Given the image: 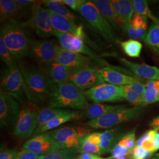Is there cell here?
Here are the masks:
<instances>
[{
	"label": "cell",
	"mask_w": 159,
	"mask_h": 159,
	"mask_svg": "<svg viewBox=\"0 0 159 159\" xmlns=\"http://www.w3.org/2000/svg\"><path fill=\"white\" fill-rule=\"evenodd\" d=\"M18 67L23 74L27 100L39 106L50 98L54 85L39 66H27L20 63Z\"/></svg>",
	"instance_id": "obj_1"
},
{
	"label": "cell",
	"mask_w": 159,
	"mask_h": 159,
	"mask_svg": "<svg viewBox=\"0 0 159 159\" xmlns=\"http://www.w3.org/2000/svg\"><path fill=\"white\" fill-rule=\"evenodd\" d=\"M23 23L11 19L1 26V37L7 48L17 60L21 61L30 54L32 41Z\"/></svg>",
	"instance_id": "obj_2"
},
{
	"label": "cell",
	"mask_w": 159,
	"mask_h": 159,
	"mask_svg": "<svg viewBox=\"0 0 159 159\" xmlns=\"http://www.w3.org/2000/svg\"><path fill=\"white\" fill-rule=\"evenodd\" d=\"M49 99L52 108L86 110L90 105L84 93L70 81L54 84Z\"/></svg>",
	"instance_id": "obj_3"
},
{
	"label": "cell",
	"mask_w": 159,
	"mask_h": 159,
	"mask_svg": "<svg viewBox=\"0 0 159 159\" xmlns=\"http://www.w3.org/2000/svg\"><path fill=\"white\" fill-rule=\"evenodd\" d=\"M146 105H139L127 108L125 106L102 117L88 121L85 125L93 129H104L136 120L142 114Z\"/></svg>",
	"instance_id": "obj_4"
},
{
	"label": "cell",
	"mask_w": 159,
	"mask_h": 159,
	"mask_svg": "<svg viewBox=\"0 0 159 159\" xmlns=\"http://www.w3.org/2000/svg\"><path fill=\"white\" fill-rule=\"evenodd\" d=\"M79 12L107 43L114 44L117 42L113 27L99 11L92 1H85L80 8Z\"/></svg>",
	"instance_id": "obj_5"
},
{
	"label": "cell",
	"mask_w": 159,
	"mask_h": 159,
	"mask_svg": "<svg viewBox=\"0 0 159 159\" xmlns=\"http://www.w3.org/2000/svg\"><path fill=\"white\" fill-rule=\"evenodd\" d=\"M1 91L24 104L27 100L23 74L18 67L4 69L1 74Z\"/></svg>",
	"instance_id": "obj_6"
},
{
	"label": "cell",
	"mask_w": 159,
	"mask_h": 159,
	"mask_svg": "<svg viewBox=\"0 0 159 159\" xmlns=\"http://www.w3.org/2000/svg\"><path fill=\"white\" fill-rule=\"evenodd\" d=\"M23 24L25 27L33 29L40 37L48 38L54 36L49 10L40 6V3L37 2L33 7L30 19Z\"/></svg>",
	"instance_id": "obj_7"
},
{
	"label": "cell",
	"mask_w": 159,
	"mask_h": 159,
	"mask_svg": "<svg viewBox=\"0 0 159 159\" xmlns=\"http://www.w3.org/2000/svg\"><path fill=\"white\" fill-rule=\"evenodd\" d=\"M69 81L82 91L89 90L105 82L102 75L99 74L97 67L94 66H88L73 70L70 75Z\"/></svg>",
	"instance_id": "obj_8"
},
{
	"label": "cell",
	"mask_w": 159,
	"mask_h": 159,
	"mask_svg": "<svg viewBox=\"0 0 159 159\" xmlns=\"http://www.w3.org/2000/svg\"><path fill=\"white\" fill-rule=\"evenodd\" d=\"M85 96L94 103L116 102L124 99L123 86L103 83L84 92Z\"/></svg>",
	"instance_id": "obj_9"
},
{
	"label": "cell",
	"mask_w": 159,
	"mask_h": 159,
	"mask_svg": "<svg viewBox=\"0 0 159 159\" xmlns=\"http://www.w3.org/2000/svg\"><path fill=\"white\" fill-rule=\"evenodd\" d=\"M21 112L19 103L3 91L0 92V125L1 128L15 127Z\"/></svg>",
	"instance_id": "obj_10"
},
{
	"label": "cell",
	"mask_w": 159,
	"mask_h": 159,
	"mask_svg": "<svg viewBox=\"0 0 159 159\" xmlns=\"http://www.w3.org/2000/svg\"><path fill=\"white\" fill-rule=\"evenodd\" d=\"M23 148L39 156L46 155L64 149L48 133L35 135L29 139L23 145Z\"/></svg>",
	"instance_id": "obj_11"
},
{
	"label": "cell",
	"mask_w": 159,
	"mask_h": 159,
	"mask_svg": "<svg viewBox=\"0 0 159 159\" xmlns=\"http://www.w3.org/2000/svg\"><path fill=\"white\" fill-rule=\"evenodd\" d=\"M39 113L27 108L21 110L13 130L14 135L22 139L31 136L37 129Z\"/></svg>",
	"instance_id": "obj_12"
},
{
	"label": "cell",
	"mask_w": 159,
	"mask_h": 159,
	"mask_svg": "<svg viewBox=\"0 0 159 159\" xmlns=\"http://www.w3.org/2000/svg\"><path fill=\"white\" fill-rule=\"evenodd\" d=\"M60 47L52 40L33 41L30 54L40 65L54 61Z\"/></svg>",
	"instance_id": "obj_13"
},
{
	"label": "cell",
	"mask_w": 159,
	"mask_h": 159,
	"mask_svg": "<svg viewBox=\"0 0 159 159\" xmlns=\"http://www.w3.org/2000/svg\"><path fill=\"white\" fill-rule=\"evenodd\" d=\"M94 60L96 59L69 51L60 47L54 61L74 70L88 66H93V61Z\"/></svg>",
	"instance_id": "obj_14"
},
{
	"label": "cell",
	"mask_w": 159,
	"mask_h": 159,
	"mask_svg": "<svg viewBox=\"0 0 159 159\" xmlns=\"http://www.w3.org/2000/svg\"><path fill=\"white\" fill-rule=\"evenodd\" d=\"M54 36L58 39L61 47L63 48L97 59V55L95 52L87 46L84 41L79 37L73 34L62 33L55 30Z\"/></svg>",
	"instance_id": "obj_15"
},
{
	"label": "cell",
	"mask_w": 159,
	"mask_h": 159,
	"mask_svg": "<svg viewBox=\"0 0 159 159\" xmlns=\"http://www.w3.org/2000/svg\"><path fill=\"white\" fill-rule=\"evenodd\" d=\"M97 70L104 81L113 85H125L142 83L141 79L137 77L123 74L109 67L97 68Z\"/></svg>",
	"instance_id": "obj_16"
},
{
	"label": "cell",
	"mask_w": 159,
	"mask_h": 159,
	"mask_svg": "<svg viewBox=\"0 0 159 159\" xmlns=\"http://www.w3.org/2000/svg\"><path fill=\"white\" fill-rule=\"evenodd\" d=\"M90 132L91 129L87 125H73L61 127L48 133L61 146L64 140L68 137L77 136L83 139L90 134Z\"/></svg>",
	"instance_id": "obj_17"
},
{
	"label": "cell",
	"mask_w": 159,
	"mask_h": 159,
	"mask_svg": "<svg viewBox=\"0 0 159 159\" xmlns=\"http://www.w3.org/2000/svg\"><path fill=\"white\" fill-rule=\"evenodd\" d=\"M40 66L46 75L56 84L69 81L70 75L73 71L55 61Z\"/></svg>",
	"instance_id": "obj_18"
},
{
	"label": "cell",
	"mask_w": 159,
	"mask_h": 159,
	"mask_svg": "<svg viewBox=\"0 0 159 159\" xmlns=\"http://www.w3.org/2000/svg\"><path fill=\"white\" fill-rule=\"evenodd\" d=\"M120 60L137 76L151 80H159V68L156 67L133 63L124 58H120Z\"/></svg>",
	"instance_id": "obj_19"
},
{
	"label": "cell",
	"mask_w": 159,
	"mask_h": 159,
	"mask_svg": "<svg viewBox=\"0 0 159 159\" xmlns=\"http://www.w3.org/2000/svg\"><path fill=\"white\" fill-rule=\"evenodd\" d=\"M49 12L52 26L55 31L62 33L76 35L79 26L77 25L74 20L60 16L50 10Z\"/></svg>",
	"instance_id": "obj_20"
},
{
	"label": "cell",
	"mask_w": 159,
	"mask_h": 159,
	"mask_svg": "<svg viewBox=\"0 0 159 159\" xmlns=\"http://www.w3.org/2000/svg\"><path fill=\"white\" fill-rule=\"evenodd\" d=\"M92 1L113 28L115 29H119L120 27L123 28L125 23L116 15L111 1L94 0Z\"/></svg>",
	"instance_id": "obj_21"
},
{
	"label": "cell",
	"mask_w": 159,
	"mask_h": 159,
	"mask_svg": "<svg viewBox=\"0 0 159 159\" xmlns=\"http://www.w3.org/2000/svg\"><path fill=\"white\" fill-rule=\"evenodd\" d=\"M124 136L120 128H114L102 133V141L100 147L104 154L111 152L114 147L117 144Z\"/></svg>",
	"instance_id": "obj_22"
},
{
	"label": "cell",
	"mask_w": 159,
	"mask_h": 159,
	"mask_svg": "<svg viewBox=\"0 0 159 159\" xmlns=\"http://www.w3.org/2000/svg\"><path fill=\"white\" fill-rule=\"evenodd\" d=\"M73 111L67 109L48 107L41 110L39 113L38 125L36 131L40 130L41 127L46 125L51 120L55 119L61 116L71 113Z\"/></svg>",
	"instance_id": "obj_23"
},
{
	"label": "cell",
	"mask_w": 159,
	"mask_h": 159,
	"mask_svg": "<svg viewBox=\"0 0 159 159\" xmlns=\"http://www.w3.org/2000/svg\"><path fill=\"white\" fill-rule=\"evenodd\" d=\"M124 106H110L94 103V104H90L86 109L85 116L88 119H95Z\"/></svg>",
	"instance_id": "obj_24"
},
{
	"label": "cell",
	"mask_w": 159,
	"mask_h": 159,
	"mask_svg": "<svg viewBox=\"0 0 159 159\" xmlns=\"http://www.w3.org/2000/svg\"><path fill=\"white\" fill-rule=\"evenodd\" d=\"M80 117H81V114L79 112L73 111L71 113L61 116L55 119L51 120L47 124H46V125L41 127L40 130L35 131L34 134L36 135H38L39 134H40L41 133H45L47 131L51 130L52 129H56L59 125H62L63 124L70 121H71L73 120L79 119Z\"/></svg>",
	"instance_id": "obj_25"
},
{
	"label": "cell",
	"mask_w": 159,
	"mask_h": 159,
	"mask_svg": "<svg viewBox=\"0 0 159 159\" xmlns=\"http://www.w3.org/2000/svg\"><path fill=\"white\" fill-rule=\"evenodd\" d=\"M20 11L16 1L1 0L0 1V21L4 23L11 20Z\"/></svg>",
	"instance_id": "obj_26"
},
{
	"label": "cell",
	"mask_w": 159,
	"mask_h": 159,
	"mask_svg": "<svg viewBox=\"0 0 159 159\" xmlns=\"http://www.w3.org/2000/svg\"><path fill=\"white\" fill-rule=\"evenodd\" d=\"M159 91V80H150L146 84V90L142 96L143 104L148 105L157 102Z\"/></svg>",
	"instance_id": "obj_27"
},
{
	"label": "cell",
	"mask_w": 159,
	"mask_h": 159,
	"mask_svg": "<svg viewBox=\"0 0 159 159\" xmlns=\"http://www.w3.org/2000/svg\"><path fill=\"white\" fill-rule=\"evenodd\" d=\"M41 4L47 9L60 16L67 17L74 21L76 19L74 14L70 11L63 3L52 2L50 0H46L41 1Z\"/></svg>",
	"instance_id": "obj_28"
},
{
	"label": "cell",
	"mask_w": 159,
	"mask_h": 159,
	"mask_svg": "<svg viewBox=\"0 0 159 159\" xmlns=\"http://www.w3.org/2000/svg\"><path fill=\"white\" fill-rule=\"evenodd\" d=\"M145 43L159 56V25L152 24L144 40Z\"/></svg>",
	"instance_id": "obj_29"
},
{
	"label": "cell",
	"mask_w": 159,
	"mask_h": 159,
	"mask_svg": "<svg viewBox=\"0 0 159 159\" xmlns=\"http://www.w3.org/2000/svg\"><path fill=\"white\" fill-rule=\"evenodd\" d=\"M122 50L125 54L130 57H139L142 49V43L134 39L119 42Z\"/></svg>",
	"instance_id": "obj_30"
},
{
	"label": "cell",
	"mask_w": 159,
	"mask_h": 159,
	"mask_svg": "<svg viewBox=\"0 0 159 159\" xmlns=\"http://www.w3.org/2000/svg\"><path fill=\"white\" fill-rule=\"evenodd\" d=\"M133 6L135 14L142 15L151 19L154 24L159 25V18L155 17L150 10L147 1L133 0L132 1Z\"/></svg>",
	"instance_id": "obj_31"
},
{
	"label": "cell",
	"mask_w": 159,
	"mask_h": 159,
	"mask_svg": "<svg viewBox=\"0 0 159 159\" xmlns=\"http://www.w3.org/2000/svg\"><path fill=\"white\" fill-rule=\"evenodd\" d=\"M148 22H146L140 29L136 30L132 27L129 22L125 23L123 27V31L134 40H141L144 41V40L147 34V27H148Z\"/></svg>",
	"instance_id": "obj_32"
},
{
	"label": "cell",
	"mask_w": 159,
	"mask_h": 159,
	"mask_svg": "<svg viewBox=\"0 0 159 159\" xmlns=\"http://www.w3.org/2000/svg\"><path fill=\"white\" fill-rule=\"evenodd\" d=\"M0 56L2 61L5 63L8 68L18 67L17 60L12 55L11 52L7 48L4 40L0 37Z\"/></svg>",
	"instance_id": "obj_33"
},
{
	"label": "cell",
	"mask_w": 159,
	"mask_h": 159,
	"mask_svg": "<svg viewBox=\"0 0 159 159\" xmlns=\"http://www.w3.org/2000/svg\"><path fill=\"white\" fill-rule=\"evenodd\" d=\"M120 5V18L124 23L130 22L134 12L132 1L119 0Z\"/></svg>",
	"instance_id": "obj_34"
},
{
	"label": "cell",
	"mask_w": 159,
	"mask_h": 159,
	"mask_svg": "<svg viewBox=\"0 0 159 159\" xmlns=\"http://www.w3.org/2000/svg\"><path fill=\"white\" fill-rule=\"evenodd\" d=\"M75 150L62 149L46 155L40 156L39 159H75Z\"/></svg>",
	"instance_id": "obj_35"
},
{
	"label": "cell",
	"mask_w": 159,
	"mask_h": 159,
	"mask_svg": "<svg viewBox=\"0 0 159 159\" xmlns=\"http://www.w3.org/2000/svg\"><path fill=\"white\" fill-rule=\"evenodd\" d=\"M78 152L81 154H93L96 155L104 154L100 146L91 144L87 140L85 137L81 139V146Z\"/></svg>",
	"instance_id": "obj_36"
},
{
	"label": "cell",
	"mask_w": 159,
	"mask_h": 159,
	"mask_svg": "<svg viewBox=\"0 0 159 159\" xmlns=\"http://www.w3.org/2000/svg\"><path fill=\"white\" fill-rule=\"evenodd\" d=\"M123 86V96L125 100H126L132 104L136 106L142 105V96L139 95L135 92L130 90L127 85Z\"/></svg>",
	"instance_id": "obj_37"
},
{
	"label": "cell",
	"mask_w": 159,
	"mask_h": 159,
	"mask_svg": "<svg viewBox=\"0 0 159 159\" xmlns=\"http://www.w3.org/2000/svg\"><path fill=\"white\" fill-rule=\"evenodd\" d=\"M136 130L133 129L127 134L124 135L121 140H120L119 144L127 148L128 149L132 150L136 146V135H135Z\"/></svg>",
	"instance_id": "obj_38"
},
{
	"label": "cell",
	"mask_w": 159,
	"mask_h": 159,
	"mask_svg": "<svg viewBox=\"0 0 159 159\" xmlns=\"http://www.w3.org/2000/svg\"><path fill=\"white\" fill-rule=\"evenodd\" d=\"M153 152L146 151L140 146H135L131 150L133 159H149L153 154Z\"/></svg>",
	"instance_id": "obj_39"
},
{
	"label": "cell",
	"mask_w": 159,
	"mask_h": 159,
	"mask_svg": "<svg viewBox=\"0 0 159 159\" xmlns=\"http://www.w3.org/2000/svg\"><path fill=\"white\" fill-rule=\"evenodd\" d=\"M159 133L157 131L155 130H150L145 133L142 136L139 138L137 141H136V146H142L143 143L146 140H154L159 135Z\"/></svg>",
	"instance_id": "obj_40"
},
{
	"label": "cell",
	"mask_w": 159,
	"mask_h": 159,
	"mask_svg": "<svg viewBox=\"0 0 159 159\" xmlns=\"http://www.w3.org/2000/svg\"><path fill=\"white\" fill-rule=\"evenodd\" d=\"M131 152V150H130L120 145L118 143L111 150V153L112 154L113 159H118L125 154L129 153Z\"/></svg>",
	"instance_id": "obj_41"
},
{
	"label": "cell",
	"mask_w": 159,
	"mask_h": 159,
	"mask_svg": "<svg viewBox=\"0 0 159 159\" xmlns=\"http://www.w3.org/2000/svg\"><path fill=\"white\" fill-rule=\"evenodd\" d=\"M148 17L142 15L135 14V15L131 18L129 23L132 26V27H133L136 30H139L142 27L144 23L148 21Z\"/></svg>",
	"instance_id": "obj_42"
},
{
	"label": "cell",
	"mask_w": 159,
	"mask_h": 159,
	"mask_svg": "<svg viewBox=\"0 0 159 159\" xmlns=\"http://www.w3.org/2000/svg\"><path fill=\"white\" fill-rule=\"evenodd\" d=\"M17 6L19 8V10L24 11L29 8H33L37 2L33 0H15Z\"/></svg>",
	"instance_id": "obj_43"
},
{
	"label": "cell",
	"mask_w": 159,
	"mask_h": 159,
	"mask_svg": "<svg viewBox=\"0 0 159 159\" xmlns=\"http://www.w3.org/2000/svg\"><path fill=\"white\" fill-rule=\"evenodd\" d=\"M40 156L29 150L23 148L17 154L16 159H39Z\"/></svg>",
	"instance_id": "obj_44"
},
{
	"label": "cell",
	"mask_w": 159,
	"mask_h": 159,
	"mask_svg": "<svg viewBox=\"0 0 159 159\" xmlns=\"http://www.w3.org/2000/svg\"><path fill=\"white\" fill-rule=\"evenodd\" d=\"M86 0H62V3L66 5L75 11L79 12L80 8L85 2Z\"/></svg>",
	"instance_id": "obj_45"
},
{
	"label": "cell",
	"mask_w": 159,
	"mask_h": 159,
	"mask_svg": "<svg viewBox=\"0 0 159 159\" xmlns=\"http://www.w3.org/2000/svg\"><path fill=\"white\" fill-rule=\"evenodd\" d=\"M126 85L130 90L135 92L136 93L141 96H142L146 90V84H143L142 83H137Z\"/></svg>",
	"instance_id": "obj_46"
},
{
	"label": "cell",
	"mask_w": 159,
	"mask_h": 159,
	"mask_svg": "<svg viewBox=\"0 0 159 159\" xmlns=\"http://www.w3.org/2000/svg\"><path fill=\"white\" fill-rule=\"evenodd\" d=\"M85 137L87 140L91 144L100 146L102 141V133H99V132L93 133L86 136Z\"/></svg>",
	"instance_id": "obj_47"
},
{
	"label": "cell",
	"mask_w": 159,
	"mask_h": 159,
	"mask_svg": "<svg viewBox=\"0 0 159 159\" xmlns=\"http://www.w3.org/2000/svg\"><path fill=\"white\" fill-rule=\"evenodd\" d=\"M17 153L16 150H2L0 153V159H16Z\"/></svg>",
	"instance_id": "obj_48"
},
{
	"label": "cell",
	"mask_w": 159,
	"mask_h": 159,
	"mask_svg": "<svg viewBox=\"0 0 159 159\" xmlns=\"http://www.w3.org/2000/svg\"><path fill=\"white\" fill-rule=\"evenodd\" d=\"M75 159H113V156H110L106 158L102 157L98 155L93 154L82 153L80 154L79 156Z\"/></svg>",
	"instance_id": "obj_49"
},
{
	"label": "cell",
	"mask_w": 159,
	"mask_h": 159,
	"mask_svg": "<svg viewBox=\"0 0 159 159\" xmlns=\"http://www.w3.org/2000/svg\"><path fill=\"white\" fill-rule=\"evenodd\" d=\"M111 4L113 6L114 11L116 15L117 16V17H119L120 19V10H121V9H120L119 0H112V1H111Z\"/></svg>",
	"instance_id": "obj_50"
},
{
	"label": "cell",
	"mask_w": 159,
	"mask_h": 159,
	"mask_svg": "<svg viewBox=\"0 0 159 159\" xmlns=\"http://www.w3.org/2000/svg\"><path fill=\"white\" fill-rule=\"evenodd\" d=\"M150 126L153 127L154 130L157 131L159 129V116L152 120L150 123Z\"/></svg>",
	"instance_id": "obj_51"
},
{
	"label": "cell",
	"mask_w": 159,
	"mask_h": 159,
	"mask_svg": "<svg viewBox=\"0 0 159 159\" xmlns=\"http://www.w3.org/2000/svg\"><path fill=\"white\" fill-rule=\"evenodd\" d=\"M159 149V134L154 140V152H156Z\"/></svg>",
	"instance_id": "obj_52"
},
{
	"label": "cell",
	"mask_w": 159,
	"mask_h": 159,
	"mask_svg": "<svg viewBox=\"0 0 159 159\" xmlns=\"http://www.w3.org/2000/svg\"><path fill=\"white\" fill-rule=\"evenodd\" d=\"M118 159H132V156H131V152H130L129 153L121 157L120 158Z\"/></svg>",
	"instance_id": "obj_53"
},
{
	"label": "cell",
	"mask_w": 159,
	"mask_h": 159,
	"mask_svg": "<svg viewBox=\"0 0 159 159\" xmlns=\"http://www.w3.org/2000/svg\"><path fill=\"white\" fill-rule=\"evenodd\" d=\"M151 159H159V153L156 154Z\"/></svg>",
	"instance_id": "obj_54"
},
{
	"label": "cell",
	"mask_w": 159,
	"mask_h": 159,
	"mask_svg": "<svg viewBox=\"0 0 159 159\" xmlns=\"http://www.w3.org/2000/svg\"><path fill=\"white\" fill-rule=\"evenodd\" d=\"M157 102H159V91H158V93H157V100H156Z\"/></svg>",
	"instance_id": "obj_55"
},
{
	"label": "cell",
	"mask_w": 159,
	"mask_h": 159,
	"mask_svg": "<svg viewBox=\"0 0 159 159\" xmlns=\"http://www.w3.org/2000/svg\"><path fill=\"white\" fill-rule=\"evenodd\" d=\"M159 131V129H158V130H157V131Z\"/></svg>",
	"instance_id": "obj_56"
}]
</instances>
